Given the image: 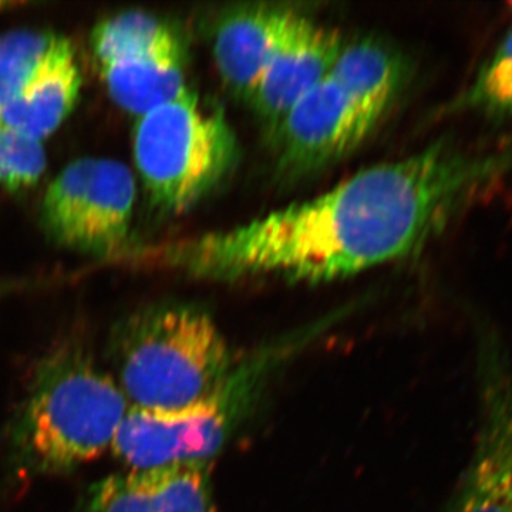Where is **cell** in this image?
<instances>
[{"mask_svg": "<svg viewBox=\"0 0 512 512\" xmlns=\"http://www.w3.org/2000/svg\"><path fill=\"white\" fill-rule=\"evenodd\" d=\"M458 106L498 119H512V30L481 67Z\"/></svg>", "mask_w": 512, "mask_h": 512, "instance_id": "obj_16", "label": "cell"}, {"mask_svg": "<svg viewBox=\"0 0 512 512\" xmlns=\"http://www.w3.org/2000/svg\"><path fill=\"white\" fill-rule=\"evenodd\" d=\"M478 376L477 443L447 512H512V369L493 338L480 350Z\"/></svg>", "mask_w": 512, "mask_h": 512, "instance_id": "obj_8", "label": "cell"}, {"mask_svg": "<svg viewBox=\"0 0 512 512\" xmlns=\"http://www.w3.org/2000/svg\"><path fill=\"white\" fill-rule=\"evenodd\" d=\"M511 8H512V3H511Z\"/></svg>", "mask_w": 512, "mask_h": 512, "instance_id": "obj_19", "label": "cell"}, {"mask_svg": "<svg viewBox=\"0 0 512 512\" xmlns=\"http://www.w3.org/2000/svg\"><path fill=\"white\" fill-rule=\"evenodd\" d=\"M292 9L276 3H241L218 13L211 29L212 56L235 99H251Z\"/></svg>", "mask_w": 512, "mask_h": 512, "instance_id": "obj_12", "label": "cell"}, {"mask_svg": "<svg viewBox=\"0 0 512 512\" xmlns=\"http://www.w3.org/2000/svg\"><path fill=\"white\" fill-rule=\"evenodd\" d=\"M312 332L269 343L235 363L217 392L177 412L130 407L110 450L130 470L211 464L258 402L269 380Z\"/></svg>", "mask_w": 512, "mask_h": 512, "instance_id": "obj_4", "label": "cell"}, {"mask_svg": "<svg viewBox=\"0 0 512 512\" xmlns=\"http://www.w3.org/2000/svg\"><path fill=\"white\" fill-rule=\"evenodd\" d=\"M92 45L110 97L121 109L141 116L188 89L180 39L148 13L111 16L94 29Z\"/></svg>", "mask_w": 512, "mask_h": 512, "instance_id": "obj_6", "label": "cell"}, {"mask_svg": "<svg viewBox=\"0 0 512 512\" xmlns=\"http://www.w3.org/2000/svg\"><path fill=\"white\" fill-rule=\"evenodd\" d=\"M22 3H10V2H0V10L5 8H13V6H20Z\"/></svg>", "mask_w": 512, "mask_h": 512, "instance_id": "obj_18", "label": "cell"}, {"mask_svg": "<svg viewBox=\"0 0 512 512\" xmlns=\"http://www.w3.org/2000/svg\"><path fill=\"white\" fill-rule=\"evenodd\" d=\"M46 154L42 143L22 136L0 116V185L19 191L42 177Z\"/></svg>", "mask_w": 512, "mask_h": 512, "instance_id": "obj_17", "label": "cell"}, {"mask_svg": "<svg viewBox=\"0 0 512 512\" xmlns=\"http://www.w3.org/2000/svg\"><path fill=\"white\" fill-rule=\"evenodd\" d=\"M372 133L330 77L313 87L269 131L282 178L306 177L352 153Z\"/></svg>", "mask_w": 512, "mask_h": 512, "instance_id": "obj_9", "label": "cell"}, {"mask_svg": "<svg viewBox=\"0 0 512 512\" xmlns=\"http://www.w3.org/2000/svg\"><path fill=\"white\" fill-rule=\"evenodd\" d=\"M107 356L130 407L148 412H177L207 399L235 366L210 313L183 303L128 316L111 333Z\"/></svg>", "mask_w": 512, "mask_h": 512, "instance_id": "obj_3", "label": "cell"}, {"mask_svg": "<svg viewBox=\"0 0 512 512\" xmlns=\"http://www.w3.org/2000/svg\"><path fill=\"white\" fill-rule=\"evenodd\" d=\"M82 76L73 47L64 50L16 97L0 107V116L13 130L42 143L72 113Z\"/></svg>", "mask_w": 512, "mask_h": 512, "instance_id": "obj_14", "label": "cell"}, {"mask_svg": "<svg viewBox=\"0 0 512 512\" xmlns=\"http://www.w3.org/2000/svg\"><path fill=\"white\" fill-rule=\"evenodd\" d=\"M211 464L128 470L93 484L83 512H218Z\"/></svg>", "mask_w": 512, "mask_h": 512, "instance_id": "obj_11", "label": "cell"}, {"mask_svg": "<svg viewBox=\"0 0 512 512\" xmlns=\"http://www.w3.org/2000/svg\"><path fill=\"white\" fill-rule=\"evenodd\" d=\"M511 173L512 147L478 154L440 140L359 171L311 200L154 254L161 264L212 281H335L417 254L468 202Z\"/></svg>", "mask_w": 512, "mask_h": 512, "instance_id": "obj_1", "label": "cell"}, {"mask_svg": "<svg viewBox=\"0 0 512 512\" xmlns=\"http://www.w3.org/2000/svg\"><path fill=\"white\" fill-rule=\"evenodd\" d=\"M403 56L376 37L343 43L329 77L348 96L366 126L383 119L407 79Z\"/></svg>", "mask_w": 512, "mask_h": 512, "instance_id": "obj_13", "label": "cell"}, {"mask_svg": "<svg viewBox=\"0 0 512 512\" xmlns=\"http://www.w3.org/2000/svg\"><path fill=\"white\" fill-rule=\"evenodd\" d=\"M72 47L56 33L16 30L0 35V107L19 96L37 74Z\"/></svg>", "mask_w": 512, "mask_h": 512, "instance_id": "obj_15", "label": "cell"}, {"mask_svg": "<svg viewBox=\"0 0 512 512\" xmlns=\"http://www.w3.org/2000/svg\"><path fill=\"white\" fill-rule=\"evenodd\" d=\"M128 410L119 384L92 353L63 343L35 367L10 429V454L26 473H70L110 450Z\"/></svg>", "mask_w": 512, "mask_h": 512, "instance_id": "obj_2", "label": "cell"}, {"mask_svg": "<svg viewBox=\"0 0 512 512\" xmlns=\"http://www.w3.org/2000/svg\"><path fill=\"white\" fill-rule=\"evenodd\" d=\"M338 30L292 9L248 103L266 130L329 76L342 49Z\"/></svg>", "mask_w": 512, "mask_h": 512, "instance_id": "obj_10", "label": "cell"}, {"mask_svg": "<svg viewBox=\"0 0 512 512\" xmlns=\"http://www.w3.org/2000/svg\"><path fill=\"white\" fill-rule=\"evenodd\" d=\"M136 181L109 158H80L57 175L43 198L46 231L63 247L111 255L128 238Z\"/></svg>", "mask_w": 512, "mask_h": 512, "instance_id": "obj_7", "label": "cell"}, {"mask_svg": "<svg viewBox=\"0 0 512 512\" xmlns=\"http://www.w3.org/2000/svg\"><path fill=\"white\" fill-rule=\"evenodd\" d=\"M134 158L154 207L177 215L234 171L239 144L224 111L187 89L138 116Z\"/></svg>", "mask_w": 512, "mask_h": 512, "instance_id": "obj_5", "label": "cell"}]
</instances>
